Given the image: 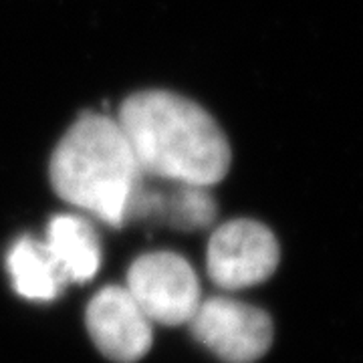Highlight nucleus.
I'll list each match as a JSON object with an SVG mask.
<instances>
[{"instance_id":"1","label":"nucleus","mask_w":363,"mask_h":363,"mask_svg":"<svg viewBox=\"0 0 363 363\" xmlns=\"http://www.w3.org/2000/svg\"><path fill=\"white\" fill-rule=\"evenodd\" d=\"M143 176L214 186L230 169V145L200 105L168 91H142L128 97L117 117Z\"/></svg>"},{"instance_id":"7","label":"nucleus","mask_w":363,"mask_h":363,"mask_svg":"<svg viewBox=\"0 0 363 363\" xmlns=\"http://www.w3.org/2000/svg\"><path fill=\"white\" fill-rule=\"evenodd\" d=\"M169 192L152 190L145 184H140L138 192L130 204L131 218H156L164 220L180 230H198L206 228L216 218V202L202 186L176 184Z\"/></svg>"},{"instance_id":"6","label":"nucleus","mask_w":363,"mask_h":363,"mask_svg":"<svg viewBox=\"0 0 363 363\" xmlns=\"http://www.w3.org/2000/svg\"><path fill=\"white\" fill-rule=\"evenodd\" d=\"M85 323L97 350L116 363L140 362L154 343L152 321L125 286L97 291L87 305Z\"/></svg>"},{"instance_id":"5","label":"nucleus","mask_w":363,"mask_h":363,"mask_svg":"<svg viewBox=\"0 0 363 363\" xmlns=\"http://www.w3.org/2000/svg\"><path fill=\"white\" fill-rule=\"evenodd\" d=\"M190 327L194 337L224 363L259 362L272 345L271 317L230 297L202 301Z\"/></svg>"},{"instance_id":"8","label":"nucleus","mask_w":363,"mask_h":363,"mask_svg":"<svg viewBox=\"0 0 363 363\" xmlns=\"http://www.w3.org/2000/svg\"><path fill=\"white\" fill-rule=\"evenodd\" d=\"M43 242L69 283H87L101 267L99 236L93 224L77 214L52 216Z\"/></svg>"},{"instance_id":"3","label":"nucleus","mask_w":363,"mask_h":363,"mask_svg":"<svg viewBox=\"0 0 363 363\" xmlns=\"http://www.w3.org/2000/svg\"><path fill=\"white\" fill-rule=\"evenodd\" d=\"M125 289L152 323H190L202 303L192 264L169 250L147 252L133 260Z\"/></svg>"},{"instance_id":"4","label":"nucleus","mask_w":363,"mask_h":363,"mask_svg":"<svg viewBox=\"0 0 363 363\" xmlns=\"http://www.w3.org/2000/svg\"><path fill=\"white\" fill-rule=\"evenodd\" d=\"M281 248L274 234L257 220L224 222L208 242L206 269L224 291H242L264 283L279 267Z\"/></svg>"},{"instance_id":"2","label":"nucleus","mask_w":363,"mask_h":363,"mask_svg":"<svg viewBox=\"0 0 363 363\" xmlns=\"http://www.w3.org/2000/svg\"><path fill=\"white\" fill-rule=\"evenodd\" d=\"M51 184L65 202L111 226L128 222L145 178L116 119L85 113L69 128L51 157Z\"/></svg>"},{"instance_id":"9","label":"nucleus","mask_w":363,"mask_h":363,"mask_svg":"<svg viewBox=\"0 0 363 363\" xmlns=\"http://www.w3.org/2000/svg\"><path fill=\"white\" fill-rule=\"evenodd\" d=\"M6 267L14 291L28 301H52L69 283L45 242L30 236L18 238L11 247Z\"/></svg>"}]
</instances>
